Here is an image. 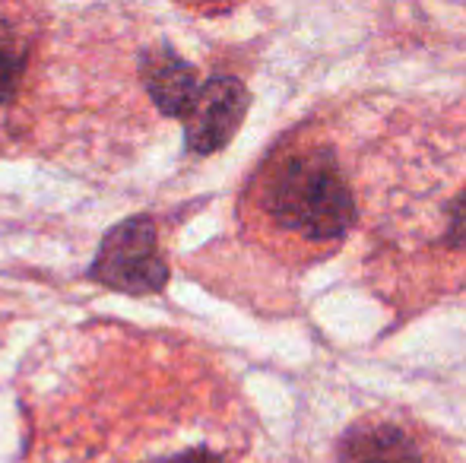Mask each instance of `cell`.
<instances>
[{
  "mask_svg": "<svg viewBox=\"0 0 466 463\" xmlns=\"http://www.w3.org/2000/svg\"><path fill=\"white\" fill-rule=\"evenodd\" d=\"M248 89L235 76H209L200 86L194 108L185 117V140L194 156L219 153L248 115Z\"/></svg>",
  "mask_w": 466,
  "mask_h": 463,
  "instance_id": "obj_3",
  "label": "cell"
},
{
  "mask_svg": "<svg viewBox=\"0 0 466 463\" xmlns=\"http://www.w3.org/2000/svg\"><path fill=\"white\" fill-rule=\"evenodd\" d=\"M339 463H422L416 441L397 426H352L339 438Z\"/></svg>",
  "mask_w": 466,
  "mask_h": 463,
  "instance_id": "obj_5",
  "label": "cell"
},
{
  "mask_svg": "<svg viewBox=\"0 0 466 463\" xmlns=\"http://www.w3.org/2000/svg\"><path fill=\"white\" fill-rule=\"evenodd\" d=\"M23 70H25L23 42H19L13 25L0 23V106H4V102H13Z\"/></svg>",
  "mask_w": 466,
  "mask_h": 463,
  "instance_id": "obj_6",
  "label": "cell"
},
{
  "mask_svg": "<svg viewBox=\"0 0 466 463\" xmlns=\"http://www.w3.org/2000/svg\"><path fill=\"white\" fill-rule=\"evenodd\" d=\"M143 70V86H147L153 106L168 117H185L194 108L200 86L197 83V70L190 67L185 57H178L172 48H153L140 57Z\"/></svg>",
  "mask_w": 466,
  "mask_h": 463,
  "instance_id": "obj_4",
  "label": "cell"
},
{
  "mask_svg": "<svg viewBox=\"0 0 466 463\" xmlns=\"http://www.w3.org/2000/svg\"><path fill=\"white\" fill-rule=\"evenodd\" d=\"M89 277L124 296H149L168 283V264L159 254L156 223L149 216H130L105 232Z\"/></svg>",
  "mask_w": 466,
  "mask_h": 463,
  "instance_id": "obj_2",
  "label": "cell"
},
{
  "mask_svg": "<svg viewBox=\"0 0 466 463\" xmlns=\"http://www.w3.org/2000/svg\"><path fill=\"white\" fill-rule=\"evenodd\" d=\"M162 463H213V454L200 448V451H185V454H178V458L162 460Z\"/></svg>",
  "mask_w": 466,
  "mask_h": 463,
  "instance_id": "obj_7",
  "label": "cell"
},
{
  "mask_svg": "<svg viewBox=\"0 0 466 463\" xmlns=\"http://www.w3.org/2000/svg\"><path fill=\"white\" fill-rule=\"evenodd\" d=\"M267 210L282 229L314 245H333L356 223L350 181L327 149L289 153L267 185Z\"/></svg>",
  "mask_w": 466,
  "mask_h": 463,
  "instance_id": "obj_1",
  "label": "cell"
}]
</instances>
